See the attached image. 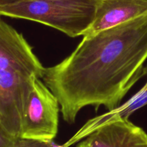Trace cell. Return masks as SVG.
Returning <instances> with one entry per match:
<instances>
[{
    "instance_id": "4",
    "label": "cell",
    "mask_w": 147,
    "mask_h": 147,
    "mask_svg": "<svg viewBox=\"0 0 147 147\" xmlns=\"http://www.w3.org/2000/svg\"><path fill=\"white\" fill-rule=\"evenodd\" d=\"M60 111L55 96L40 78L32 76L22 118L20 138L51 142L58 131Z\"/></svg>"
},
{
    "instance_id": "1",
    "label": "cell",
    "mask_w": 147,
    "mask_h": 147,
    "mask_svg": "<svg viewBox=\"0 0 147 147\" xmlns=\"http://www.w3.org/2000/svg\"><path fill=\"white\" fill-rule=\"evenodd\" d=\"M147 59V13L96 34L83 36L58 64L45 67L42 79L58 100L67 123L82 109H116L142 77Z\"/></svg>"
},
{
    "instance_id": "9",
    "label": "cell",
    "mask_w": 147,
    "mask_h": 147,
    "mask_svg": "<svg viewBox=\"0 0 147 147\" xmlns=\"http://www.w3.org/2000/svg\"><path fill=\"white\" fill-rule=\"evenodd\" d=\"M17 139L10 136L0 126V147H13Z\"/></svg>"
},
{
    "instance_id": "5",
    "label": "cell",
    "mask_w": 147,
    "mask_h": 147,
    "mask_svg": "<svg viewBox=\"0 0 147 147\" xmlns=\"http://www.w3.org/2000/svg\"><path fill=\"white\" fill-rule=\"evenodd\" d=\"M76 147H147V134L129 119H116L93 130Z\"/></svg>"
},
{
    "instance_id": "6",
    "label": "cell",
    "mask_w": 147,
    "mask_h": 147,
    "mask_svg": "<svg viewBox=\"0 0 147 147\" xmlns=\"http://www.w3.org/2000/svg\"><path fill=\"white\" fill-rule=\"evenodd\" d=\"M147 13V0H98L93 23L84 35L96 34Z\"/></svg>"
},
{
    "instance_id": "10",
    "label": "cell",
    "mask_w": 147,
    "mask_h": 147,
    "mask_svg": "<svg viewBox=\"0 0 147 147\" xmlns=\"http://www.w3.org/2000/svg\"><path fill=\"white\" fill-rule=\"evenodd\" d=\"M26 1V0H0V5L11 4V3H15V2H18V1Z\"/></svg>"
},
{
    "instance_id": "2",
    "label": "cell",
    "mask_w": 147,
    "mask_h": 147,
    "mask_svg": "<svg viewBox=\"0 0 147 147\" xmlns=\"http://www.w3.org/2000/svg\"><path fill=\"white\" fill-rule=\"evenodd\" d=\"M44 69L23 34L0 19V126L12 138H20L32 77Z\"/></svg>"
},
{
    "instance_id": "3",
    "label": "cell",
    "mask_w": 147,
    "mask_h": 147,
    "mask_svg": "<svg viewBox=\"0 0 147 147\" xmlns=\"http://www.w3.org/2000/svg\"><path fill=\"white\" fill-rule=\"evenodd\" d=\"M98 0H26L0 5V16L24 19L71 37L83 36L95 19Z\"/></svg>"
},
{
    "instance_id": "7",
    "label": "cell",
    "mask_w": 147,
    "mask_h": 147,
    "mask_svg": "<svg viewBox=\"0 0 147 147\" xmlns=\"http://www.w3.org/2000/svg\"><path fill=\"white\" fill-rule=\"evenodd\" d=\"M144 76H147V65L144 67ZM147 105V81L146 84L134 95L126 103L118 106L113 110L109 111L100 116H96L88 121L81 129L67 142V146L79 142L99 126L106 123L120 119H129L135 111Z\"/></svg>"
},
{
    "instance_id": "8",
    "label": "cell",
    "mask_w": 147,
    "mask_h": 147,
    "mask_svg": "<svg viewBox=\"0 0 147 147\" xmlns=\"http://www.w3.org/2000/svg\"><path fill=\"white\" fill-rule=\"evenodd\" d=\"M13 147H53L50 142H42L38 141L18 138Z\"/></svg>"
}]
</instances>
